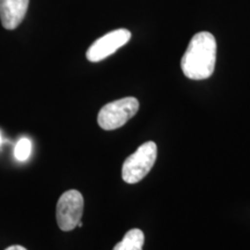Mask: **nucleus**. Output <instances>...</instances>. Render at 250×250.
I'll return each mask as SVG.
<instances>
[{
	"instance_id": "obj_1",
	"label": "nucleus",
	"mask_w": 250,
	"mask_h": 250,
	"mask_svg": "<svg viewBox=\"0 0 250 250\" xmlns=\"http://www.w3.org/2000/svg\"><path fill=\"white\" fill-rule=\"evenodd\" d=\"M215 62V37L208 31H201L190 41L181 61V67L188 79L204 80L213 74Z\"/></svg>"
},
{
	"instance_id": "obj_2",
	"label": "nucleus",
	"mask_w": 250,
	"mask_h": 250,
	"mask_svg": "<svg viewBox=\"0 0 250 250\" xmlns=\"http://www.w3.org/2000/svg\"><path fill=\"white\" fill-rule=\"evenodd\" d=\"M158 147L154 142H147L138 147L133 154L125 159L122 166V177L124 182L136 184L147 175L155 164Z\"/></svg>"
},
{
	"instance_id": "obj_3",
	"label": "nucleus",
	"mask_w": 250,
	"mask_h": 250,
	"mask_svg": "<svg viewBox=\"0 0 250 250\" xmlns=\"http://www.w3.org/2000/svg\"><path fill=\"white\" fill-rule=\"evenodd\" d=\"M138 109L139 101L132 96L116 100L101 108L98 115V123L105 131L120 129L137 114Z\"/></svg>"
},
{
	"instance_id": "obj_4",
	"label": "nucleus",
	"mask_w": 250,
	"mask_h": 250,
	"mask_svg": "<svg viewBox=\"0 0 250 250\" xmlns=\"http://www.w3.org/2000/svg\"><path fill=\"white\" fill-rule=\"evenodd\" d=\"M83 213V197L78 190L64 192L57 203L56 218L59 228L70 232L78 226Z\"/></svg>"
},
{
	"instance_id": "obj_5",
	"label": "nucleus",
	"mask_w": 250,
	"mask_h": 250,
	"mask_svg": "<svg viewBox=\"0 0 250 250\" xmlns=\"http://www.w3.org/2000/svg\"><path fill=\"white\" fill-rule=\"evenodd\" d=\"M131 33L127 29H117L105 34L104 36L96 40L87 50L86 57L89 62H98L115 54L118 49L129 42Z\"/></svg>"
},
{
	"instance_id": "obj_6",
	"label": "nucleus",
	"mask_w": 250,
	"mask_h": 250,
	"mask_svg": "<svg viewBox=\"0 0 250 250\" xmlns=\"http://www.w3.org/2000/svg\"><path fill=\"white\" fill-rule=\"evenodd\" d=\"M29 0H0V20L2 27L13 30L20 26L26 17Z\"/></svg>"
},
{
	"instance_id": "obj_7",
	"label": "nucleus",
	"mask_w": 250,
	"mask_h": 250,
	"mask_svg": "<svg viewBox=\"0 0 250 250\" xmlns=\"http://www.w3.org/2000/svg\"><path fill=\"white\" fill-rule=\"evenodd\" d=\"M144 241L145 236L143 230L134 228L125 234L123 240L118 242L112 250H143Z\"/></svg>"
},
{
	"instance_id": "obj_8",
	"label": "nucleus",
	"mask_w": 250,
	"mask_h": 250,
	"mask_svg": "<svg viewBox=\"0 0 250 250\" xmlns=\"http://www.w3.org/2000/svg\"><path fill=\"white\" fill-rule=\"evenodd\" d=\"M31 153V142L28 138L19 140L14 149V155L19 161H26Z\"/></svg>"
},
{
	"instance_id": "obj_9",
	"label": "nucleus",
	"mask_w": 250,
	"mask_h": 250,
	"mask_svg": "<svg viewBox=\"0 0 250 250\" xmlns=\"http://www.w3.org/2000/svg\"><path fill=\"white\" fill-rule=\"evenodd\" d=\"M5 250H27L24 247L22 246H19V245H15V246H11L8 247V248H6Z\"/></svg>"
},
{
	"instance_id": "obj_10",
	"label": "nucleus",
	"mask_w": 250,
	"mask_h": 250,
	"mask_svg": "<svg viewBox=\"0 0 250 250\" xmlns=\"http://www.w3.org/2000/svg\"><path fill=\"white\" fill-rule=\"evenodd\" d=\"M1 140H2V138H1V133H0V145H1Z\"/></svg>"
}]
</instances>
